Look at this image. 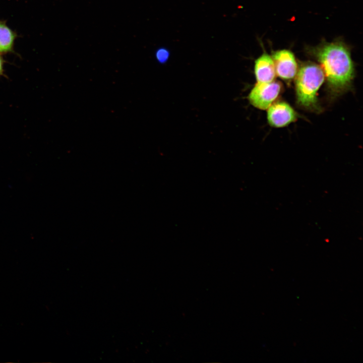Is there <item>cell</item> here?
Segmentation results:
<instances>
[{
  "mask_svg": "<svg viewBox=\"0 0 363 363\" xmlns=\"http://www.w3.org/2000/svg\"><path fill=\"white\" fill-rule=\"evenodd\" d=\"M307 53L322 69L329 94L338 97L349 90L355 75L354 63L349 48L343 41H322L307 48Z\"/></svg>",
  "mask_w": 363,
  "mask_h": 363,
  "instance_id": "obj_1",
  "label": "cell"
},
{
  "mask_svg": "<svg viewBox=\"0 0 363 363\" xmlns=\"http://www.w3.org/2000/svg\"><path fill=\"white\" fill-rule=\"evenodd\" d=\"M296 103L302 109L320 112L322 108L317 98V92L325 81L321 67L312 62H305L299 66L295 77Z\"/></svg>",
  "mask_w": 363,
  "mask_h": 363,
  "instance_id": "obj_2",
  "label": "cell"
},
{
  "mask_svg": "<svg viewBox=\"0 0 363 363\" xmlns=\"http://www.w3.org/2000/svg\"><path fill=\"white\" fill-rule=\"evenodd\" d=\"M282 86L278 81L257 82L250 92L248 99L250 104L261 109H267L281 93Z\"/></svg>",
  "mask_w": 363,
  "mask_h": 363,
  "instance_id": "obj_3",
  "label": "cell"
},
{
  "mask_svg": "<svg viewBox=\"0 0 363 363\" xmlns=\"http://www.w3.org/2000/svg\"><path fill=\"white\" fill-rule=\"evenodd\" d=\"M276 74L281 79L289 81L296 75L298 66L293 52L289 49H280L272 53Z\"/></svg>",
  "mask_w": 363,
  "mask_h": 363,
  "instance_id": "obj_4",
  "label": "cell"
},
{
  "mask_svg": "<svg viewBox=\"0 0 363 363\" xmlns=\"http://www.w3.org/2000/svg\"><path fill=\"white\" fill-rule=\"evenodd\" d=\"M298 117L295 110L286 102H274L268 109L267 118L269 125L283 128L295 122Z\"/></svg>",
  "mask_w": 363,
  "mask_h": 363,
  "instance_id": "obj_5",
  "label": "cell"
},
{
  "mask_svg": "<svg viewBox=\"0 0 363 363\" xmlns=\"http://www.w3.org/2000/svg\"><path fill=\"white\" fill-rule=\"evenodd\" d=\"M254 69L257 82H272L276 76L272 56L266 51L255 59Z\"/></svg>",
  "mask_w": 363,
  "mask_h": 363,
  "instance_id": "obj_6",
  "label": "cell"
},
{
  "mask_svg": "<svg viewBox=\"0 0 363 363\" xmlns=\"http://www.w3.org/2000/svg\"><path fill=\"white\" fill-rule=\"evenodd\" d=\"M15 35L5 24L0 23V52H6L12 49Z\"/></svg>",
  "mask_w": 363,
  "mask_h": 363,
  "instance_id": "obj_7",
  "label": "cell"
},
{
  "mask_svg": "<svg viewBox=\"0 0 363 363\" xmlns=\"http://www.w3.org/2000/svg\"><path fill=\"white\" fill-rule=\"evenodd\" d=\"M156 58L161 63L165 62L169 56V52L165 48H160L156 52Z\"/></svg>",
  "mask_w": 363,
  "mask_h": 363,
  "instance_id": "obj_8",
  "label": "cell"
},
{
  "mask_svg": "<svg viewBox=\"0 0 363 363\" xmlns=\"http://www.w3.org/2000/svg\"><path fill=\"white\" fill-rule=\"evenodd\" d=\"M3 73V60L2 59L0 56V75Z\"/></svg>",
  "mask_w": 363,
  "mask_h": 363,
  "instance_id": "obj_9",
  "label": "cell"
}]
</instances>
